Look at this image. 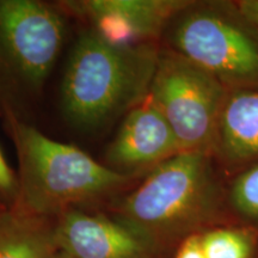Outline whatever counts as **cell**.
I'll use <instances>...</instances> for the list:
<instances>
[{"instance_id":"obj_1","label":"cell","mask_w":258,"mask_h":258,"mask_svg":"<svg viewBox=\"0 0 258 258\" xmlns=\"http://www.w3.org/2000/svg\"><path fill=\"white\" fill-rule=\"evenodd\" d=\"M160 49L156 43L117 46L92 28L71 50L61 83V110L82 132L103 129L148 98Z\"/></svg>"},{"instance_id":"obj_2","label":"cell","mask_w":258,"mask_h":258,"mask_svg":"<svg viewBox=\"0 0 258 258\" xmlns=\"http://www.w3.org/2000/svg\"><path fill=\"white\" fill-rule=\"evenodd\" d=\"M213 154L179 152L116 202L111 217L163 252L212 224L220 208Z\"/></svg>"},{"instance_id":"obj_3","label":"cell","mask_w":258,"mask_h":258,"mask_svg":"<svg viewBox=\"0 0 258 258\" xmlns=\"http://www.w3.org/2000/svg\"><path fill=\"white\" fill-rule=\"evenodd\" d=\"M5 116L19 163L16 207L57 219L80 205L117 191L132 179L78 147L53 140L14 115Z\"/></svg>"},{"instance_id":"obj_4","label":"cell","mask_w":258,"mask_h":258,"mask_svg":"<svg viewBox=\"0 0 258 258\" xmlns=\"http://www.w3.org/2000/svg\"><path fill=\"white\" fill-rule=\"evenodd\" d=\"M165 34L169 49L211 73L227 91L258 89V28L237 3L191 2Z\"/></svg>"},{"instance_id":"obj_5","label":"cell","mask_w":258,"mask_h":258,"mask_svg":"<svg viewBox=\"0 0 258 258\" xmlns=\"http://www.w3.org/2000/svg\"><path fill=\"white\" fill-rule=\"evenodd\" d=\"M66 36L61 10L37 0H0V106L5 115L38 96Z\"/></svg>"},{"instance_id":"obj_6","label":"cell","mask_w":258,"mask_h":258,"mask_svg":"<svg viewBox=\"0 0 258 258\" xmlns=\"http://www.w3.org/2000/svg\"><path fill=\"white\" fill-rule=\"evenodd\" d=\"M226 95L207 71L176 51L160 49L148 99L169 123L182 152L213 154Z\"/></svg>"},{"instance_id":"obj_7","label":"cell","mask_w":258,"mask_h":258,"mask_svg":"<svg viewBox=\"0 0 258 258\" xmlns=\"http://www.w3.org/2000/svg\"><path fill=\"white\" fill-rule=\"evenodd\" d=\"M186 0H80L63 8L88 19L93 30L117 46L156 43Z\"/></svg>"},{"instance_id":"obj_8","label":"cell","mask_w":258,"mask_h":258,"mask_svg":"<svg viewBox=\"0 0 258 258\" xmlns=\"http://www.w3.org/2000/svg\"><path fill=\"white\" fill-rule=\"evenodd\" d=\"M182 152L172 129L150 99L123 117L114 141L106 150L108 167L134 177L153 170Z\"/></svg>"},{"instance_id":"obj_9","label":"cell","mask_w":258,"mask_h":258,"mask_svg":"<svg viewBox=\"0 0 258 258\" xmlns=\"http://www.w3.org/2000/svg\"><path fill=\"white\" fill-rule=\"evenodd\" d=\"M59 250L73 258H160L161 251L105 214L72 209L56 219Z\"/></svg>"},{"instance_id":"obj_10","label":"cell","mask_w":258,"mask_h":258,"mask_svg":"<svg viewBox=\"0 0 258 258\" xmlns=\"http://www.w3.org/2000/svg\"><path fill=\"white\" fill-rule=\"evenodd\" d=\"M213 156L231 166L258 159V89L227 91L219 115Z\"/></svg>"},{"instance_id":"obj_11","label":"cell","mask_w":258,"mask_h":258,"mask_svg":"<svg viewBox=\"0 0 258 258\" xmlns=\"http://www.w3.org/2000/svg\"><path fill=\"white\" fill-rule=\"evenodd\" d=\"M57 251L56 219L16 206L0 212V258H50Z\"/></svg>"},{"instance_id":"obj_12","label":"cell","mask_w":258,"mask_h":258,"mask_svg":"<svg viewBox=\"0 0 258 258\" xmlns=\"http://www.w3.org/2000/svg\"><path fill=\"white\" fill-rule=\"evenodd\" d=\"M205 258H251L253 241L249 232L213 228L200 234Z\"/></svg>"},{"instance_id":"obj_13","label":"cell","mask_w":258,"mask_h":258,"mask_svg":"<svg viewBox=\"0 0 258 258\" xmlns=\"http://www.w3.org/2000/svg\"><path fill=\"white\" fill-rule=\"evenodd\" d=\"M230 200L243 217L258 220V164L243 171L233 180Z\"/></svg>"},{"instance_id":"obj_14","label":"cell","mask_w":258,"mask_h":258,"mask_svg":"<svg viewBox=\"0 0 258 258\" xmlns=\"http://www.w3.org/2000/svg\"><path fill=\"white\" fill-rule=\"evenodd\" d=\"M0 199L14 207L18 199V178L6 161L0 150Z\"/></svg>"},{"instance_id":"obj_15","label":"cell","mask_w":258,"mask_h":258,"mask_svg":"<svg viewBox=\"0 0 258 258\" xmlns=\"http://www.w3.org/2000/svg\"><path fill=\"white\" fill-rule=\"evenodd\" d=\"M200 234L190 235L183 240L177 249L175 258H205Z\"/></svg>"},{"instance_id":"obj_16","label":"cell","mask_w":258,"mask_h":258,"mask_svg":"<svg viewBox=\"0 0 258 258\" xmlns=\"http://www.w3.org/2000/svg\"><path fill=\"white\" fill-rule=\"evenodd\" d=\"M237 5L241 14L258 28V0H240Z\"/></svg>"},{"instance_id":"obj_17","label":"cell","mask_w":258,"mask_h":258,"mask_svg":"<svg viewBox=\"0 0 258 258\" xmlns=\"http://www.w3.org/2000/svg\"><path fill=\"white\" fill-rule=\"evenodd\" d=\"M50 258H73V257L70 256L69 253H66V252H63V251L59 250V251H57V252L54 253Z\"/></svg>"},{"instance_id":"obj_18","label":"cell","mask_w":258,"mask_h":258,"mask_svg":"<svg viewBox=\"0 0 258 258\" xmlns=\"http://www.w3.org/2000/svg\"><path fill=\"white\" fill-rule=\"evenodd\" d=\"M4 208H6V207H3V206H0V212H2Z\"/></svg>"}]
</instances>
